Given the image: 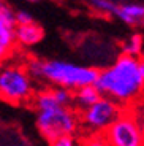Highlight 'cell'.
Segmentation results:
<instances>
[{
    "mask_svg": "<svg viewBox=\"0 0 144 146\" xmlns=\"http://www.w3.org/2000/svg\"><path fill=\"white\" fill-rule=\"evenodd\" d=\"M33 92L35 81L24 62L10 59L0 62V100L11 105H27Z\"/></svg>",
    "mask_w": 144,
    "mask_h": 146,
    "instance_id": "277c9868",
    "label": "cell"
},
{
    "mask_svg": "<svg viewBox=\"0 0 144 146\" xmlns=\"http://www.w3.org/2000/svg\"><path fill=\"white\" fill-rule=\"evenodd\" d=\"M89 7L101 16H112V11L116 8L114 0H89Z\"/></svg>",
    "mask_w": 144,
    "mask_h": 146,
    "instance_id": "7c38bea8",
    "label": "cell"
},
{
    "mask_svg": "<svg viewBox=\"0 0 144 146\" xmlns=\"http://www.w3.org/2000/svg\"><path fill=\"white\" fill-rule=\"evenodd\" d=\"M122 108L124 106L112 100L111 97L101 95L97 102L78 111L79 130L84 129L83 135H101L106 127L120 114Z\"/></svg>",
    "mask_w": 144,
    "mask_h": 146,
    "instance_id": "8992f818",
    "label": "cell"
},
{
    "mask_svg": "<svg viewBox=\"0 0 144 146\" xmlns=\"http://www.w3.org/2000/svg\"><path fill=\"white\" fill-rule=\"evenodd\" d=\"M33 18L29 11L25 10H19V11H15V22L16 24H27V22H32Z\"/></svg>",
    "mask_w": 144,
    "mask_h": 146,
    "instance_id": "2e32d148",
    "label": "cell"
},
{
    "mask_svg": "<svg viewBox=\"0 0 144 146\" xmlns=\"http://www.w3.org/2000/svg\"><path fill=\"white\" fill-rule=\"evenodd\" d=\"M49 146H79V140L76 137H60L49 141Z\"/></svg>",
    "mask_w": 144,
    "mask_h": 146,
    "instance_id": "9a60e30c",
    "label": "cell"
},
{
    "mask_svg": "<svg viewBox=\"0 0 144 146\" xmlns=\"http://www.w3.org/2000/svg\"><path fill=\"white\" fill-rule=\"evenodd\" d=\"M112 16L122 21L124 24L133 27H141L144 21V5L139 2H128V3H116Z\"/></svg>",
    "mask_w": 144,
    "mask_h": 146,
    "instance_id": "ba28073f",
    "label": "cell"
},
{
    "mask_svg": "<svg viewBox=\"0 0 144 146\" xmlns=\"http://www.w3.org/2000/svg\"><path fill=\"white\" fill-rule=\"evenodd\" d=\"M33 81L49 86L76 89L94 84L98 75V68L94 65H81L62 59H35L32 57L25 64Z\"/></svg>",
    "mask_w": 144,
    "mask_h": 146,
    "instance_id": "7a4b0ae2",
    "label": "cell"
},
{
    "mask_svg": "<svg viewBox=\"0 0 144 146\" xmlns=\"http://www.w3.org/2000/svg\"><path fill=\"white\" fill-rule=\"evenodd\" d=\"M0 146H3V145H2V143H0Z\"/></svg>",
    "mask_w": 144,
    "mask_h": 146,
    "instance_id": "ac0fdd59",
    "label": "cell"
},
{
    "mask_svg": "<svg viewBox=\"0 0 144 146\" xmlns=\"http://www.w3.org/2000/svg\"><path fill=\"white\" fill-rule=\"evenodd\" d=\"M51 88H52V94H54L55 100L60 105L73 106V91L71 89L62 88V86H51Z\"/></svg>",
    "mask_w": 144,
    "mask_h": 146,
    "instance_id": "4fadbf2b",
    "label": "cell"
},
{
    "mask_svg": "<svg viewBox=\"0 0 144 146\" xmlns=\"http://www.w3.org/2000/svg\"><path fill=\"white\" fill-rule=\"evenodd\" d=\"M101 97V94L98 92V89L95 88L94 84H87L83 88L73 91V108L76 111L87 108L89 105H92L94 102H97Z\"/></svg>",
    "mask_w": 144,
    "mask_h": 146,
    "instance_id": "30bf717a",
    "label": "cell"
},
{
    "mask_svg": "<svg viewBox=\"0 0 144 146\" xmlns=\"http://www.w3.org/2000/svg\"><path fill=\"white\" fill-rule=\"evenodd\" d=\"M94 86L101 95L111 97L122 106L136 105L144 88V64L141 57L120 52L112 64L98 70Z\"/></svg>",
    "mask_w": 144,
    "mask_h": 146,
    "instance_id": "6da1fadb",
    "label": "cell"
},
{
    "mask_svg": "<svg viewBox=\"0 0 144 146\" xmlns=\"http://www.w3.org/2000/svg\"><path fill=\"white\" fill-rule=\"evenodd\" d=\"M35 111V127L44 141L49 143L60 137H76L79 133V117L73 106L52 102Z\"/></svg>",
    "mask_w": 144,
    "mask_h": 146,
    "instance_id": "3957f363",
    "label": "cell"
},
{
    "mask_svg": "<svg viewBox=\"0 0 144 146\" xmlns=\"http://www.w3.org/2000/svg\"><path fill=\"white\" fill-rule=\"evenodd\" d=\"M109 146H144V130L136 105L124 106L120 114L101 133Z\"/></svg>",
    "mask_w": 144,
    "mask_h": 146,
    "instance_id": "5b68a950",
    "label": "cell"
},
{
    "mask_svg": "<svg viewBox=\"0 0 144 146\" xmlns=\"http://www.w3.org/2000/svg\"><path fill=\"white\" fill-rule=\"evenodd\" d=\"M44 38V30L40 24L35 21L27 24H16L15 26V40L16 46L21 48H32L38 44Z\"/></svg>",
    "mask_w": 144,
    "mask_h": 146,
    "instance_id": "9c48e42d",
    "label": "cell"
},
{
    "mask_svg": "<svg viewBox=\"0 0 144 146\" xmlns=\"http://www.w3.org/2000/svg\"><path fill=\"white\" fill-rule=\"evenodd\" d=\"M27 2H35L36 3V2H43V0H27Z\"/></svg>",
    "mask_w": 144,
    "mask_h": 146,
    "instance_id": "e0dca14e",
    "label": "cell"
},
{
    "mask_svg": "<svg viewBox=\"0 0 144 146\" xmlns=\"http://www.w3.org/2000/svg\"><path fill=\"white\" fill-rule=\"evenodd\" d=\"M79 146H109L103 135H83L79 138Z\"/></svg>",
    "mask_w": 144,
    "mask_h": 146,
    "instance_id": "5bb4252c",
    "label": "cell"
},
{
    "mask_svg": "<svg viewBox=\"0 0 144 146\" xmlns=\"http://www.w3.org/2000/svg\"><path fill=\"white\" fill-rule=\"evenodd\" d=\"M29 146H30V145H29Z\"/></svg>",
    "mask_w": 144,
    "mask_h": 146,
    "instance_id": "d6986e66",
    "label": "cell"
},
{
    "mask_svg": "<svg viewBox=\"0 0 144 146\" xmlns=\"http://www.w3.org/2000/svg\"><path fill=\"white\" fill-rule=\"evenodd\" d=\"M122 54H128L133 57H141L143 56V36L139 33L130 35L122 43Z\"/></svg>",
    "mask_w": 144,
    "mask_h": 146,
    "instance_id": "8fae6325",
    "label": "cell"
},
{
    "mask_svg": "<svg viewBox=\"0 0 144 146\" xmlns=\"http://www.w3.org/2000/svg\"><path fill=\"white\" fill-rule=\"evenodd\" d=\"M15 26V18L0 15V62L11 59V56L16 51Z\"/></svg>",
    "mask_w": 144,
    "mask_h": 146,
    "instance_id": "52a82bcc",
    "label": "cell"
}]
</instances>
